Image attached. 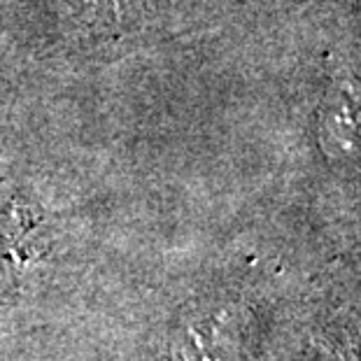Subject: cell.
<instances>
[{
  "label": "cell",
  "instance_id": "1",
  "mask_svg": "<svg viewBox=\"0 0 361 361\" xmlns=\"http://www.w3.org/2000/svg\"><path fill=\"white\" fill-rule=\"evenodd\" d=\"M324 142L334 152H361V84H343L324 107Z\"/></svg>",
  "mask_w": 361,
  "mask_h": 361
}]
</instances>
